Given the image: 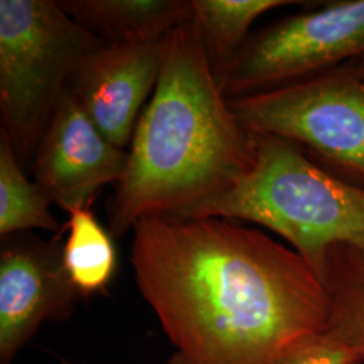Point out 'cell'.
Masks as SVG:
<instances>
[{
  "label": "cell",
  "mask_w": 364,
  "mask_h": 364,
  "mask_svg": "<svg viewBox=\"0 0 364 364\" xmlns=\"http://www.w3.org/2000/svg\"><path fill=\"white\" fill-rule=\"evenodd\" d=\"M358 359L359 351L336 329L328 326L301 338L277 364H348Z\"/></svg>",
  "instance_id": "9a60e30c"
},
{
  "label": "cell",
  "mask_w": 364,
  "mask_h": 364,
  "mask_svg": "<svg viewBox=\"0 0 364 364\" xmlns=\"http://www.w3.org/2000/svg\"><path fill=\"white\" fill-rule=\"evenodd\" d=\"M63 259L68 277L80 296L103 293L117 272V248L91 205L68 212Z\"/></svg>",
  "instance_id": "7c38bea8"
},
{
  "label": "cell",
  "mask_w": 364,
  "mask_h": 364,
  "mask_svg": "<svg viewBox=\"0 0 364 364\" xmlns=\"http://www.w3.org/2000/svg\"><path fill=\"white\" fill-rule=\"evenodd\" d=\"M52 198L30 181L9 136L0 131V235L46 230L60 234L64 227L53 216Z\"/></svg>",
  "instance_id": "4fadbf2b"
},
{
  "label": "cell",
  "mask_w": 364,
  "mask_h": 364,
  "mask_svg": "<svg viewBox=\"0 0 364 364\" xmlns=\"http://www.w3.org/2000/svg\"><path fill=\"white\" fill-rule=\"evenodd\" d=\"M252 135L255 159L247 173L182 218L262 225L284 237L320 278L333 248L364 255V186L335 176L287 139Z\"/></svg>",
  "instance_id": "3957f363"
},
{
  "label": "cell",
  "mask_w": 364,
  "mask_h": 364,
  "mask_svg": "<svg viewBox=\"0 0 364 364\" xmlns=\"http://www.w3.org/2000/svg\"><path fill=\"white\" fill-rule=\"evenodd\" d=\"M228 105L248 132L287 139L335 176L364 186V77L352 64Z\"/></svg>",
  "instance_id": "5b68a950"
},
{
  "label": "cell",
  "mask_w": 364,
  "mask_h": 364,
  "mask_svg": "<svg viewBox=\"0 0 364 364\" xmlns=\"http://www.w3.org/2000/svg\"><path fill=\"white\" fill-rule=\"evenodd\" d=\"M254 159L255 138L213 76L193 16L170 33L161 76L108 204L109 234H127L151 216H185L231 189Z\"/></svg>",
  "instance_id": "7a4b0ae2"
},
{
  "label": "cell",
  "mask_w": 364,
  "mask_h": 364,
  "mask_svg": "<svg viewBox=\"0 0 364 364\" xmlns=\"http://www.w3.org/2000/svg\"><path fill=\"white\" fill-rule=\"evenodd\" d=\"M321 281L331 304L328 326L351 343L364 363L363 254L348 246L333 248L328 255Z\"/></svg>",
  "instance_id": "5bb4252c"
},
{
  "label": "cell",
  "mask_w": 364,
  "mask_h": 364,
  "mask_svg": "<svg viewBox=\"0 0 364 364\" xmlns=\"http://www.w3.org/2000/svg\"><path fill=\"white\" fill-rule=\"evenodd\" d=\"M168 364H191L189 363V360L180 353V352H177V353H174L171 358L169 359V362Z\"/></svg>",
  "instance_id": "2e32d148"
},
{
  "label": "cell",
  "mask_w": 364,
  "mask_h": 364,
  "mask_svg": "<svg viewBox=\"0 0 364 364\" xmlns=\"http://www.w3.org/2000/svg\"><path fill=\"white\" fill-rule=\"evenodd\" d=\"M130 260L142 297L191 364H277L329 324L312 266L236 221L146 218L134 227Z\"/></svg>",
  "instance_id": "6da1fadb"
},
{
  "label": "cell",
  "mask_w": 364,
  "mask_h": 364,
  "mask_svg": "<svg viewBox=\"0 0 364 364\" xmlns=\"http://www.w3.org/2000/svg\"><path fill=\"white\" fill-rule=\"evenodd\" d=\"M352 65L355 68V70H356L362 77H364V60L358 61V63H352Z\"/></svg>",
  "instance_id": "e0dca14e"
},
{
  "label": "cell",
  "mask_w": 364,
  "mask_h": 364,
  "mask_svg": "<svg viewBox=\"0 0 364 364\" xmlns=\"http://www.w3.org/2000/svg\"><path fill=\"white\" fill-rule=\"evenodd\" d=\"M127 162L129 151L111 144L66 90L31 171L53 203L69 212L91 205L100 188L120 181Z\"/></svg>",
  "instance_id": "ba28073f"
},
{
  "label": "cell",
  "mask_w": 364,
  "mask_h": 364,
  "mask_svg": "<svg viewBox=\"0 0 364 364\" xmlns=\"http://www.w3.org/2000/svg\"><path fill=\"white\" fill-rule=\"evenodd\" d=\"M364 60V0L326 1L250 34L227 72V99L272 91Z\"/></svg>",
  "instance_id": "8992f818"
},
{
  "label": "cell",
  "mask_w": 364,
  "mask_h": 364,
  "mask_svg": "<svg viewBox=\"0 0 364 364\" xmlns=\"http://www.w3.org/2000/svg\"><path fill=\"white\" fill-rule=\"evenodd\" d=\"M105 42L53 0H0V114L23 169L75 73Z\"/></svg>",
  "instance_id": "277c9868"
},
{
  "label": "cell",
  "mask_w": 364,
  "mask_h": 364,
  "mask_svg": "<svg viewBox=\"0 0 364 364\" xmlns=\"http://www.w3.org/2000/svg\"><path fill=\"white\" fill-rule=\"evenodd\" d=\"M58 6L105 43H150L193 18L185 0H60Z\"/></svg>",
  "instance_id": "30bf717a"
},
{
  "label": "cell",
  "mask_w": 364,
  "mask_h": 364,
  "mask_svg": "<svg viewBox=\"0 0 364 364\" xmlns=\"http://www.w3.org/2000/svg\"><path fill=\"white\" fill-rule=\"evenodd\" d=\"M166 37L150 43H105L92 52L69 91L105 138L129 147L147 96L154 92L168 50Z\"/></svg>",
  "instance_id": "9c48e42d"
},
{
  "label": "cell",
  "mask_w": 364,
  "mask_h": 364,
  "mask_svg": "<svg viewBox=\"0 0 364 364\" xmlns=\"http://www.w3.org/2000/svg\"><path fill=\"white\" fill-rule=\"evenodd\" d=\"M348 364H364L360 359H358V360H353V362H351V363Z\"/></svg>",
  "instance_id": "ac0fdd59"
},
{
  "label": "cell",
  "mask_w": 364,
  "mask_h": 364,
  "mask_svg": "<svg viewBox=\"0 0 364 364\" xmlns=\"http://www.w3.org/2000/svg\"><path fill=\"white\" fill-rule=\"evenodd\" d=\"M42 240L26 232L1 237L0 251V364L14 358L45 321L65 320L78 291L63 259V235Z\"/></svg>",
  "instance_id": "52a82bcc"
},
{
  "label": "cell",
  "mask_w": 364,
  "mask_h": 364,
  "mask_svg": "<svg viewBox=\"0 0 364 364\" xmlns=\"http://www.w3.org/2000/svg\"><path fill=\"white\" fill-rule=\"evenodd\" d=\"M201 30L213 76L220 85L243 48L251 25L275 9L301 4L299 0H191Z\"/></svg>",
  "instance_id": "8fae6325"
}]
</instances>
